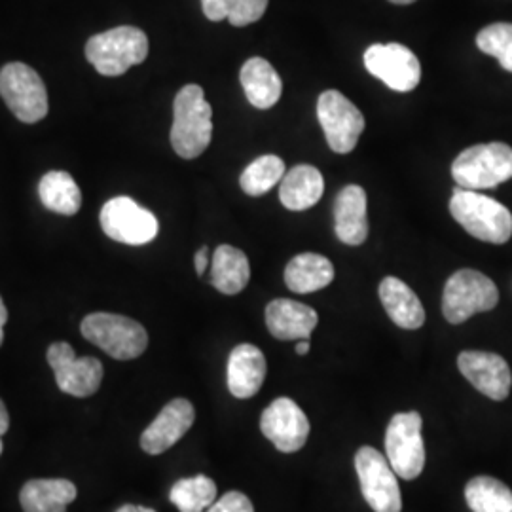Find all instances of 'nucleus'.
<instances>
[{
    "instance_id": "1",
    "label": "nucleus",
    "mask_w": 512,
    "mask_h": 512,
    "mask_svg": "<svg viewBox=\"0 0 512 512\" xmlns=\"http://www.w3.org/2000/svg\"><path fill=\"white\" fill-rule=\"evenodd\" d=\"M213 139V109L205 99L203 88L188 84L177 93L173 103L171 145L184 158L194 160L202 156Z\"/></svg>"
},
{
    "instance_id": "2",
    "label": "nucleus",
    "mask_w": 512,
    "mask_h": 512,
    "mask_svg": "<svg viewBox=\"0 0 512 512\" xmlns=\"http://www.w3.org/2000/svg\"><path fill=\"white\" fill-rule=\"evenodd\" d=\"M450 213L473 238L503 245L512 236V213L490 196L476 190L456 188L450 200Z\"/></svg>"
},
{
    "instance_id": "3",
    "label": "nucleus",
    "mask_w": 512,
    "mask_h": 512,
    "mask_svg": "<svg viewBox=\"0 0 512 512\" xmlns=\"http://www.w3.org/2000/svg\"><path fill=\"white\" fill-rule=\"evenodd\" d=\"M148 55V38L141 29L122 25L95 35L86 44V57L105 76H120L141 65Z\"/></svg>"
},
{
    "instance_id": "4",
    "label": "nucleus",
    "mask_w": 512,
    "mask_h": 512,
    "mask_svg": "<svg viewBox=\"0 0 512 512\" xmlns=\"http://www.w3.org/2000/svg\"><path fill=\"white\" fill-rule=\"evenodd\" d=\"M82 336L93 346L103 349L112 359L131 361L145 353L148 334L145 327L116 313H90L82 321Z\"/></svg>"
},
{
    "instance_id": "5",
    "label": "nucleus",
    "mask_w": 512,
    "mask_h": 512,
    "mask_svg": "<svg viewBox=\"0 0 512 512\" xmlns=\"http://www.w3.org/2000/svg\"><path fill=\"white\" fill-rule=\"evenodd\" d=\"M459 188L490 190L512 179V148L505 143H486L465 148L452 164Z\"/></svg>"
},
{
    "instance_id": "6",
    "label": "nucleus",
    "mask_w": 512,
    "mask_h": 512,
    "mask_svg": "<svg viewBox=\"0 0 512 512\" xmlns=\"http://www.w3.org/2000/svg\"><path fill=\"white\" fill-rule=\"evenodd\" d=\"M499 291L488 275L476 270H458L446 281L442 294V313L448 323L461 325L476 313L494 310Z\"/></svg>"
},
{
    "instance_id": "7",
    "label": "nucleus",
    "mask_w": 512,
    "mask_h": 512,
    "mask_svg": "<svg viewBox=\"0 0 512 512\" xmlns=\"http://www.w3.org/2000/svg\"><path fill=\"white\" fill-rule=\"evenodd\" d=\"M0 95L12 114L25 124H37L48 114L46 86L29 65L8 63L2 67Z\"/></svg>"
},
{
    "instance_id": "8",
    "label": "nucleus",
    "mask_w": 512,
    "mask_h": 512,
    "mask_svg": "<svg viewBox=\"0 0 512 512\" xmlns=\"http://www.w3.org/2000/svg\"><path fill=\"white\" fill-rule=\"evenodd\" d=\"M421 420L418 412L395 414L385 431V458L397 476L414 480L425 467V444L421 437Z\"/></svg>"
},
{
    "instance_id": "9",
    "label": "nucleus",
    "mask_w": 512,
    "mask_h": 512,
    "mask_svg": "<svg viewBox=\"0 0 512 512\" xmlns=\"http://www.w3.org/2000/svg\"><path fill=\"white\" fill-rule=\"evenodd\" d=\"M355 471L359 476L361 492L374 512L403 511V497L397 482V473L382 452L372 446H363L355 454Z\"/></svg>"
},
{
    "instance_id": "10",
    "label": "nucleus",
    "mask_w": 512,
    "mask_h": 512,
    "mask_svg": "<svg viewBox=\"0 0 512 512\" xmlns=\"http://www.w3.org/2000/svg\"><path fill=\"white\" fill-rule=\"evenodd\" d=\"M317 118L325 131L330 150L336 154L353 152L365 131V116L344 93L327 90L319 95Z\"/></svg>"
},
{
    "instance_id": "11",
    "label": "nucleus",
    "mask_w": 512,
    "mask_h": 512,
    "mask_svg": "<svg viewBox=\"0 0 512 512\" xmlns=\"http://www.w3.org/2000/svg\"><path fill=\"white\" fill-rule=\"evenodd\" d=\"M363 59L366 71L395 92H412L420 84V59L403 44H372Z\"/></svg>"
},
{
    "instance_id": "12",
    "label": "nucleus",
    "mask_w": 512,
    "mask_h": 512,
    "mask_svg": "<svg viewBox=\"0 0 512 512\" xmlns=\"http://www.w3.org/2000/svg\"><path fill=\"white\" fill-rule=\"evenodd\" d=\"M48 363L57 387L73 397H92L103 382V365L95 357H76L67 342H55L48 349Z\"/></svg>"
},
{
    "instance_id": "13",
    "label": "nucleus",
    "mask_w": 512,
    "mask_h": 512,
    "mask_svg": "<svg viewBox=\"0 0 512 512\" xmlns=\"http://www.w3.org/2000/svg\"><path fill=\"white\" fill-rule=\"evenodd\" d=\"M99 219L110 239L126 245H147L160 230L156 217L126 196L105 203Z\"/></svg>"
},
{
    "instance_id": "14",
    "label": "nucleus",
    "mask_w": 512,
    "mask_h": 512,
    "mask_svg": "<svg viewBox=\"0 0 512 512\" xmlns=\"http://www.w3.org/2000/svg\"><path fill=\"white\" fill-rule=\"evenodd\" d=\"M264 437L283 454H294L304 448L310 437V421L302 408L289 397H279L260 416Z\"/></svg>"
},
{
    "instance_id": "15",
    "label": "nucleus",
    "mask_w": 512,
    "mask_h": 512,
    "mask_svg": "<svg viewBox=\"0 0 512 512\" xmlns=\"http://www.w3.org/2000/svg\"><path fill=\"white\" fill-rule=\"evenodd\" d=\"M461 374L492 401H505L511 393L512 374L507 361L490 351H461L458 357Z\"/></svg>"
},
{
    "instance_id": "16",
    "label": "nucleus",
    "mask_w": 512,
    "mask_h": 512,
    "mask_svg": "<svg viewBox=\"0 0 512 512\" xmlns=\"http://www.w3.org/2000/svg\"><path fill=\"white\" fill-rule=\"evenodd\" d=\"M196 410L190 401L175 399L165 404L158 418L141 435V448L150 456H160L175 446L194 425Z\"/></svg>"
},
{
    "instance_id": "17",
    "label": "nucleus",
    "mask_w": 512,
    "mask_h": 512,
    "mask_svg": "<svg viewBox=\"0 0 512 512\" xmlns=\"http://www.w3.org/2000/svg\"><path fill=\"white\" fill-rule=\"evenodd\" d=\"M317 323V311L296 300L277 298L266 308V327L274 338L283 342L310 340Z\"/></svg>"
},
{
    "instance_id": "18",
    "label": "nucleus",
    "mask_w": 512,
    "mask_h": 512,
    "mask_svg": "<svg viewBox=\"0 0 512 512\" xmlns=\"http://www.w3.org/2000/svg\"><path fill=\"white\" fill-rule=\"evenodd\" d=\"M366 192L359 184H349L340 190L334 202V232L346 245L357 247L368 238Z\"/></svg>"
},
{
    "instance_id": "19",
    "label": "nucleus",
    "mask_w": 512,
    "mask_h": 512,
    "mask_svg": "<svg viewBox=\"0 0 512 512\" xmlns=\"http://www.w3.org/2000/svg\"><path fill=\"white\" fill-rule=\"evenodd\" d=\"M266 378V357L253 344H239L228 357V389L236 399H251Z\"/></svg>"
},
{
    "instance_id": "20",
    "label": "nucleus",
    "mask_w": 512,
    "mask_h": 512,
    "mask_svg": "<svg viewBox=\"0 0 512 512\" xmlns=\"http://www.w3.org/2000/svg\"><path fill=\"white\" fill-rule=\"evenodd\" d=\"M380 300L389 319L404 330H418L425 323V310L418 294L399 277H385L380 283Z\"/></svg>"
},
{
    "instance_id": "21",
    "label": "nucleus",
    "mask_w": 512,
    "mask_h": 512,
    "mask_svg": "<svg viewBox=\"0 0 512 512\" xmlns=\"http://www.w3.org/2000/svg\"><path fill=\"white\" fill-rule=\"evenodd\" d=\"M78 490L71 480L65 478H38L29 480L21 492L19 503L23 512H67Z\"/></svg>"
},
{
    "instance_id": "22",
    "label": "nucleus",
    "mask_w": 512,
    "mask_h": 512,
    "mask_svg": "<svg viewBox=\"0 0 512 512\" xmlns=\"http://www.w3.org/2000/svg\"><path fill=\"white\" fill-rule=\"evenodd\" d=\"M239 80L249 103L260 110L272 109L283 93L281 78L264 57H251L241 67Z\"/></svg>"
},
{
    "instance_id": "23",
    "label": "nucleus",
    "mask_w": 512,
    "mask_h": 512,
    "mask_svg": "<svg viewBox=\"0 0 512 512\" xmlns=\"http://www.w3.org/2000/svg\"><path fill=\"white\" fill-rule=\"evenodd\" d=\"M325 179L313 165H296L279 186V200L289 211H306L323 198Z\"/></svg>"
},
{
    "instance_id": "24",
    "label": "nucleus",
    "mask_w": 512,
    "mask_h": 512,
    "mask_svg": "<svg viewBox=\"0 0 512 512\" xmlns=\"http://www.w3.org/2000/svg\"><path fill=\"white\" fill-rule=\"evenodd\" d=\"M334 266L327 256L302 253L294 256L285 268V285L296 294H310L329 287Z\"/></svg>"
},
{
    "instance_id": "25",
    "label": "nucleus",
    "mask_w": 512,
    "mask_h": 512,
    "mask_svg": "<svg viewBox=\"0 0 512 512\" xmlns=\"http://www.w3.org/2000/svg\"><path fill=\"white\" fill-rule=\"evenodd\" d=\"M251 279L249 258L232 245H220L213 255L211 285L222 294H239Z\"/></svg>"
},
{
    "instance_id": "26",
    "label": "nucleus",
    "mask_w": 512,
    "mask_h": 512,
    "mask_svg": "<svg viewBox=\"0 0 512 512\" xmlns=\"http://www.w3.org/2000/svg\"><path fill=\"white\" fill-rule=\"evenodd\" d=\"M40 202L57 215L73 217L80 211L82 192L67 171H50L38 184Z\"/></svg>"
},
{
    "instance_id": "27",
    "label": "nucleus",
    "mask_w": 512,
    "mask_h": 512,
    "mask_svg": "<svg viewBox=\"0 0 512 512\" xmlns=\"http://www.w3.org/2000/svg\"><path fill=\"white\" fill-rule=\"evenodd\" d=\"M465 499L473 512H512L511 488L492 476H476L469 480Z\"/></svg>"
},
{
    "instance_id": "28",
    "label": "nucleus",
    "mask_w": 512,
    "mask_h": 512,
    "mask_svg": "<svg viewBox=\"0 0 512 512\" xmlns=\"http://www.w3.org/2000/svg\"><path fill=\"white\" fill-rule=\"evenodd\" d=\"M169 499L181 512H205L217 501V484L205 475L183 478L173 484Z\"/></svg>"
},
{
    "instance_id": "29",
    "label": "nucleus",
    "mask_w": 512,
    "mask_h": 512,
    "mask_svg": "<svg viewBox=\"0 0 512 512\" xmlns=\"http://www.w3.org/2000/svg\"><path fill=\"white\" fill-rule=\"evenodd\" d=\"M285 173V162L279 156L266 154L245 167V171L239 177V184L247 196L258 198L268 194L275 184L281 183Z\"/></svg>"
},
{
    "instance_id": "30",
    "label": "nucleus",
    "mask_w": 512,
    "mask_h": 512,
    "mask_svg": "<svg viewBox=\"0 0 512 512\" xmlns=\"http://www.w3.org/2000/svg\"><path fill=\"white\" fill-rule=\"evenodd\" d=\"M268 2L270 0H202V8L209 21L228 19L234 27H245L264 16Z\"/></svg>"
},
{
    "instance_id": "31",
    "label": "nucleus",
    "mask_w": 512,
    "mask_h": 512,
    "mask_svg": "<svg viewBox=\"0 0 512 512\" xmlns=\"http://www.w3.org/2000/svg\"><path fill=\"white\" fill-rule=\"evenodd\" d=\"M476 46L482 54L492 55L505 71L512 73V23H492L484 27L476 37Z\"/></svg>"
},
{
    "instance_id": "32",
    "label": "nucleus",
    "mask_w": 512,
    "mask_h": 512,
    "mask_svg": "<svg viewBox=\"0 0 512 512\" xmlns=\"http://www.w3.org/2000/svg\"><path fill=\"white\" fill-rule=\"evenodd\" d=\"M205 512H255L251 499L241 492H228Z\"/></svg>"
},
{
    "instance_id": "33",
    "label": "nucleus",
    "mask_w": 512,
    "mask_h": 512,
    "mask_svg": "<svg viewBox=\"0 0 512 512\" xmlns=\"http://www.w3.org/2000/svg\"><path fill=\"white\" fill-rule=\"evenodd\" d=\"M194 262H196V272H198V275L205 274V270L209 266V249L202 247L194 256Z\"/></svg>"
},
{
    "instance_id": "34",
    "label": "nucleus",
    "mask_w": 512,
    "mask_h": 512,
    "mask_svg": "<svg viewBox=\"0 0 512 512\" xmlns=\"http://www.w3.org/2000/svg\"><path fill=\"white\" fill-rule=\"evenodd\" d=\"M10 429V416H8V410L4 403L0 401V437ZM0 454H2V439H0Z\"/></svg>"
},
{
    "instance_id": "35",
    "label": "nucleus",
    "mask_w": 512,
    "mask_h": 512,
    "mask_svg": "<svg viewBox=\"0 0 512 512\" xmlns=\"http://www.w3.org/2000/svg\"><path fill=\"white\" fill-rule=\"evenodd\" d=\"M6 321H8V310H6V306H4V302L0 298V346L4 342V330H2V327L6 325Z\"/></svg>"
},
{
    "instance_id": "36",
    "label": "nucleus",
    "mask_w": 512,
    "mask_h": 512,
    "mask_svg": "<svg viewBox=\"0 0 512 512\" xmlns=\"http://www.w3.org/2000/svg\"><path fill=\"white\" fill-rule=\"evenodd\" d=\"M116 512H156L154 509H148V507H141V505H124L120 507Z\"/></svg>"
},
{
    "instance_id": "37",
    "label": "nucleus",
    "mask_w": 512,
    "mask_h": 512,
    "mask_svg": "<svg viewBox=\"0 0 512 512\" xmlns=\"http://www.w3.org/2000/svg\"><path fill=\"white\" fill-rule=\"evenodd\" d=\"M296 353H298V355H308V353H310V340H298Z\"/></svg>"
},
{
    "instance_id": "38",
    "label": "nucleus",
    "mask_w": 512,
    "mask_h": 512,
    "mask_svg": "<svg viewBox=\"0 0 512 512\" xmlns=\"http://www.w3.org/2000/svg\"><path fill=\"white\" fill-rule=\"evenodd\" d=\"M389 2L399 4V6H406V4H412V2H416V0H389Z\"/></svg>"
}]
</instances>
